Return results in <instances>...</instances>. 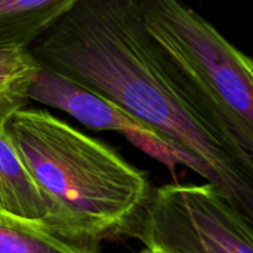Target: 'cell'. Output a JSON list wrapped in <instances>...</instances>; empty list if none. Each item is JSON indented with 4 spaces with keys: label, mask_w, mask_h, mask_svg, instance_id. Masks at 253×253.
<instances>
[{
    "label": "cell",
    "mask_w": 253,
    "mask_h": 253,
    "mask_svg": "<svg viewBox=\"0 0 253 253\" xmlns=\"http://www.w3.org/2000/svg\"><path fill=\"white\" fill-rule=\"evenodd\" d=\"M37 61L113 102L243 213L253 160L148 34L139 0H77L31 46Z\"/></svg>",
    "instance_id": "6da1fadb"
},
{
    "label": "cell",
    "mask_w": 253,
    "mask_h": 253,
    "mask_svg": "<svg viewBox=\"0 0 253 253\" xmlns=\"http://www.w3.org/2000/svg\"><path fill=\"white\" fill-rule=\"evenodd\" d=\"M0 253H99L98 245L68 240L40 221L0 212Z\"/></svg>",
    "instance_id": "ba28073f"
},
{
    "label": "cell",
    "mask_w": 253,
    "mask_h": 253,
    "mask_svg": "<svg viewBox=\"0 0 253 253\" xmlns=\"http://www.w3.org/2000/svg\"><path fill=\"white\" fill-rule=\"evenodd\" d=\"M127 236L160 253H253V222L209 182L153 190Z\"/></svg>",
    "instance_id": "277c9868"
},
{
    "label": "cell",
    "mask_w": 253,
    "mask_h": 253,
    "mask_svg": "<svg viewBox=\"0 0 253 253\" xmlns=\"http://www.w3.org/2000/svg\"><path fill=\"white\" fill-rule=\"evenodd\" d=\"M139 253H160V252H157V251H153V249H148V248H144L142 251Z\"/></svg>",
    "instance_id": "30bf717a"
},
{
    "label": "cell",
    "mask_w": 253,
    "mask_h": 253,
    "mask_svg": "<svg viewBox=\"0 0 253 253\" xmlns=\"http://www.w3.org/2000/svg\"><path fill=\"white\" fill-rule=\"evenodd\" d=\"M40 62L30 47H0V119L10 120L27 107Z\"/></svg>",
    "instance_id": "9c48e42d"
},
{
    "label": "cell",
    "mask_w": 253,
    "mask_h": 253,
    "mask_svg": "<svg viewBox=\"0 0 253 253\" xmlns=\"http://www.w3.org/2000/svg\"><path fill=\"white\" fill-rule=\"evenodd\" d=\"M169 64L253 160V58L184 0H139Z\"/></svg>",
    "instance_id": "3957f363"
},
{
    "label": "cell",
    "mask_w": 253,
    "mask_h": 253,
    "mask_svg": "<svg viewBox=\"0 0 253 253\" xmlns=\"http://www.w3.org/2000/svg\"><path fill=\"white\" fill-rule=\"evenodd\" d=\"M28 98L67 113L93 130H113L125 136L136 130H147L113 102L42 64Z\"/></svg>",
    "instance_id": "5b68a950"
},
{
    "label": "cell",
    "mask_w": 253,
    "mask_h": 253,
    "mask_svg": "<svg viewBox=\"0 0 253 253\" xmlns=\"http://www.w3.org/2000/svg\"><path fill=\"white\" fill-rule=\"evenodd\" d=\"M0 119V212L44 222L47 206L24 163L7 129Z\"/></svg>",
    "instance_id": "8992f818"
},
{
    "label": "cell",
    "mask_w": 253,
    "mask_h": 253,
    "mask_svg": "<svg viewBox=\"0 0 253 253\" xmlns=\"http://www.w3.org/2000/svg\"><path fill=\"white\" fill-rule=\"evenodd\" d=\"M9 133L47 206L44 225L84 245L127 236L151 188L107 144L39 108H22Z\"/></svg>",
    "instance_id": "7a4b0ae2"
},
{
    "label": "cell",
    "mask_w": 253,
    "mask_h": 253,
    "mask_svg": "<svg viewBox=\"0 0 253 253\" xmlns=\"http://www.w3.org/2000/svg\"><path fill=\"white\" fill-rule=\"evenodd\" d=\"M77 0H0V47H30Z\"/></svg>",
    "instance_id": "52a82bcc"
}]
</instances>
